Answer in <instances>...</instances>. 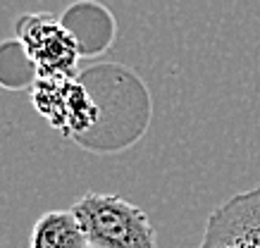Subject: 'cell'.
I'll list each match as a JSON object with an SVG mask.
<instances>
[{"label":"cell","mask_w":260,"mask_h":248,"mask_svg":"<svg viewBox=\"0 0 260 248\" xmlns=\"http://www.w3.org/2000/svg\"><path fill=\"white\" fill-rule=\"evenodd\" d=\"M15 33L39 67V79L74 77L77 60L81 55L77 41L67 31L62 19L50 12H29L17 19Z\"/></svg>","instance_id":"cell-2"},{"label":"cell","mask_w":260,"mask_h":248,"mask_svg":"<svg viewBox=\"0 0 260 248\" xmlns=\"http://www.w3.org/2000/svg\"><path fill=\"white\" fill-rule=\"evenodd\" d=\"M29 248H91L72 210H48L36 220Z\"/></svg>","instance_id":"cell-5"},{"label":"cell","mask_w":260,"mask_h":248,"mask_svg":"<svg viewBox=\"0 0 260 248\" xmlns=\"http://www.w3.org/2000/svg\"><path fill=\"white\" fill-rule=\"evenodd\" d=\"M198 248H260V186L234 193L215 208Z\"/></svg>","instance_id":"cell-3"},{"label":"cell","mask_w":260,"mask_h":248,"mask_svg":"<svg viewBox=\"0 0 260 248\" xmlns=\"http://www.w3.org/2000/svg\"><path fill=\"white\" fill-rule=\"evenodd\" d=\"M39 81V67L17 39L0 43V86L22 91Z\"/></svg>","instance_id":"cell-6"},{"label":"cell","mask_w":260,"mask_h":248,"mask_svg":"<svg viewBox=\"0 0 260 248\" xmlns=\"http://www.w3.org/2000/svg\"><path fill=\"white\" fill-rule=\"evenodd\" d=\"M62 24L74 36L81 57L101 55L112 46L115 39V19L110 10L95 3H79L64 10Z\"/></svg>","instance_id":"cell-4"},{"label":"cell","mask_w":260,"mask_h":248,"mask_svg":"<svg viewBox=\"0 0 260 248\" xmlns=\"http://www.w3.org/2000/svg\"><path fill=\"white\" fill-rule=\"evenodd\" d=\"M70 210L91 248H158L148 212L115 193L88 191Z\"/></svg>","instance_id":"cell-1"}]
</instances>
